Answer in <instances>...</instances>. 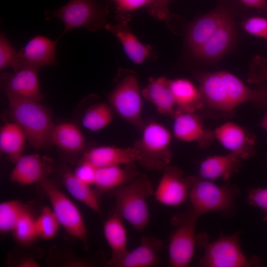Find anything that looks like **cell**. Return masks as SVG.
<instances>
[{"label":"cell","mask_w":267,"mask_h":267,"mask_svg":"<svg viewBox=\"0 0 267 267\" xmlns=\"http://www.w3.org/2000/svg\"><path fill=\"white\" fill-rule=\"evenodd\" d=\"M7 98L11 115L24 131L30 144L38 150L52 143L55 125L49 109L38 101L10 95Z\"/></svg>","instance_id":"obj_2"},{"label":"cell","mask_w":267,"mask_h":267,"mask_svg":"<svg viewBox=\"0 0 267 267\" xmlns=\"http://www.w3.org/2000/svg\"><path fill=\"white\" fill-rule=\"evenodd\" d=\"M248 81L255 84L267 83V60L264 57L257 55L253 59Z\"/></svg>","instance_id":"obj_37"},{"label":"cell","mask_w":267,"mask_h":267,"mask_svg":"<svg viewBox=\"0 0 267 267\" xmlns=\"http://www.w3.org/2000/svg\"><path fill=\"white\" fill-rule=\"evenodd\" d=\"M197 80L204 104L221 111L232 110L220 71L201 73Z\"/></svg>","instance_id":"obj_21"},{"label":"cell","mask_w":267,"mask_h":267,"mask_svg":"<svg viewBox=\"0 0 267 267\" xmlns=\"http://www.w3.org/2000/svg\"><path fill=\"white\" fill-rule=\"evenodd\" d=\"M26 140L24 131L15 122L7 123L0 129V151L14 163L23 155Z\"/></svg>","instance_id":"obj_28"},{"label":"cell","mask_w":267,"mask_h":267,"mask_svg":"<svg viewBox=\"0 0 267 267\" xmlns=\"http://www.w3.org/2000/svg\"><path fill=\"white\" fill-rule=\"evenodd\" d=\"M261 125L263 129L267 131V113L263 117Z\"/></svg>","instance_id":"obj_44"},{"label":"cell","mask_w":267,"mask_h":267,"mask_svg":"<svg viewBox=\"0 0 267 267\" xmlns=\"http://www.w3.org/2000/svg\"><path fill=\"white\" fill-rule=\"evenodd\" d=\"M247 6L264 11L267 15V2L266 0H240Z\"/></svg>","instance_id":"obj_42"},{"label":"cell","mask_w":267,"mask_h":267,"mask_svg":"<svg viewBox=\"0 0 267 267\" xmlns=\"http://www.w3.org/2000/svg\"><path fill=\"white\" fill-rule=\"evenodd\" d=\"M139 84L133 74L126 75L108 95V101L114 111L133 126L142 129V100Z\"/></svg>","instance_id":"obj_8"},{"label":"cell","mask_w":267,"mask_h":267,"mask_svg":"<svg viewBox=\"0 0 267 267\" xmlns=\"http://www.w3.org/2000/svg\"><path fill=\"white\" fill-rule=\"evenodd\" d=\"M115 6L117 19L131 20L130 13L140 8L149 6L154 0H106Z\"/></svg>","instance_id":"obj_35"},{"label":"cell","mask_w":267,"mask_h":267,"mask_svg":"<svg viewBox=\"0 0 267 267\" xmlns=\"http://www.w3.org/2000/svg\"><path fill=\"white\" fill-rule=\"evenodd\" d=\"M139 173L134 163L96 168L94 185L99 197L131 181Z\"/></svg>","instance_id":"obj_20"},{"label":"cell","mask_w":267,"mask_h":267,"mask_svg":"<svg viewBox=\"0 0 267 267\" xmlns=\"http://www.w3.org/2000/svg\"><path fill=\"white\" fill-rule=\"evenodd\" d=\"M223 9H216L196 20L190 26L187 42L193 52L205 43L229 16Z\"/></svg>","instance_id":"obj_22"},{"label":"cell","mask_w":267,"mask_h":267,"mask_svg":"<svg viewBox=\"0 0 267 267\" xmlns=\"http://www.w3.org/2000/svg\"><path fill=\"white\" fill-rule=\"evenodd\" d=\"M242 26L249 34L267 40V18L252 17L243 21Z\"/></svg>","instance_id":"obj_38"},{"label":"cell","mask_w":267,"mask_h":267,"mask_svg":"<svg viewBox=\"0 0 267 267\" xmlns=\"http://www.w3.org/2000/svg\"><path fill=\"white\" fill-rule=\"evenodd\" d=\"M171 1V0H154L147 9L154 18L167 20L170 16L169 5Z\"/></svg>","instance_id":"obj_41"},{"label":"cell","mask_w":267,"mask_h":267,"mask_svg":"<svg viewBox=\"0 0 267 267\" xmlns=\"http://www.w3.org/2000/svg\"><path fill=\"white\" fill-rule=\"evenodd\" d=\"M175 99L176 110L195 112L201 109L204 102L199 88L190 81L183 78L169 80Z\"/></svg>","instance_id":"obj_26"},{"label":"cell","mask_w":267,"mask_h":267,"mask_svg":"<svg viewBox=\"0 0 267 267\" xmlns=\"http://www.w3.org/2000/svg\"><path fill=\"white\" fill-rule=\"evenodd\" d=\"M197 219L188 210L174 216L171 223L175 227L168 246L169 264L173 267H186L191 263L197 245Z\"/></svg>","instance_id":"obj_7"},{"label":"cell","mask_w":267,"mask_h":267,"mask_svg":"<svg viewBox=\"0 0 267 267\" xmlns=\"http://www.w3.org/2000/svg\"><path fill=\"white\" fill-rule=\"evenodd\" d=\"M51 142L70 153L79 152L85 146L82 131L75 124L68 122L55 126L51 135Z\"/></svg>","instance_id":"obj_29"},{"label":"cell","mask_w":267,"mask_h":267,"mask_svg":"<svg viewBox=\"0 0 267 267\" xmlns=\"http://www.w3.org/2000/svg\"><path fill=\"white\" fill-rule=\"evenodd\" d=\"M104 237L111 250V256L108 265L116 267L118 263L128 252L127 232L123 219L112 214L104 222Z\"/></svg>","instance_id":"obj_24"},{"label":"cell","mask_w":267,"mask_h":267,"mask_svg":"<svg viewBox=\"0 0 267 267\" xmlns=\"http://www.w3.org/2000/svg\"><path fill=\"white\" fill-rule=\"evenodd\" d=\"M199 177L184 176L178 167L170 165L163 170V174L154 197L160 204L167 206H178L189 196L190 190Z\"/></svg>","instance_id":"obj_10"},{"label":"cell","mask_w":267,"mask_h":267,"mask_svg":"<svg viewBox=\"0 0 267 267\" xmlns=\"http://www.w3.org/2000/svg\"><path fill=\"white\" fill-rule=\"evenodd\" d=\"M114 112L109 104L96 103L85 113L82 120V125L91 131L101 130L112 122L114 119Z\"/></svg>","instance_id":"obj_31"},{"label":"cell","mask_w":267,"mask_h":267,"mask_svg":"<svg viewBox=\"0 0 267 267\" xmlns=\"http://www.w3.org/2000/svg\"><path fill=\"white\" fill-rule=\"evenodd\" d=\"M244 159L242 154L233 152L224 155L209 156L200 165L199 177L212 181L218 178L228 180L238 172Z\"/></svg>","instance_id":"obj_19"},{"label":"cell","mask_w":267,"mask_h":267,"mask_svg":"<svg viewBox=\"0 0 267 267\" xmlns=\"http://www.w3.org/2000/svg\"><path fill=\"white\" fill-rule=\"evenodd\" d=\"M41 183L60 224L70 235L82 241L87 247V230L79 209L55 183L46 178Z\"/></svg>","instance_id":"obj_9"},{"label":"cell","mask_w":267,"mask_h":267,"mask_svg":"<svg viewBox=\"0 0 267 267\" xmlns=\"http://www.w3.org/2000/svg\"><path fill=\"white\" fill-rule=\"evenodd\" d=\"M12 232L15 240L21 245H29L38 237L36 219L27 208Z\"/></svg>","instance_id":"obj_32"},{"label":"cell","mask_w":267,"mask_h":267,"mask_svg":"<svg viewBox=\"0 0 267 267\" xmlns=\"http://www.w3.org/2000/svg\"><path fill=\"white\" fill-rule=\"evenodd\" d=\"M142 130L140 137L133 145L138 152L136 162L148 171L163 170L172 159L171 133L155 121L144 124Z\"/></svg>","instance_id":"obj_3"},{"label":"cell","mask_w":267,"mask_h":267,"mask_svg":"<svg viewBox=\"0 0 267 267\" xmlns=\"http://www.w3.org/2000/svg\"><path fill=\"white\" fill-rule=\"evenodd\" d=\"M36 225L38 236L44 239L53 238L60 225L52 209L47 206L36 219Z\"/></svg>","instance_id":"obj_34"},{"label":"cell","mask_w":267,"mask_h":267,"mask_svg":"<svg viewBox=\"0 0 267 267\" xmlns=\"http://www.w3.org/2000/svg\"><path fill=\"white\" fill-rule=\"evenodd\" d=\"M15 265L18 267H38L40 264L32 256H25L16 261Z\"/></svg>","instance_id":"obj_43"},{"label":"cell","mask_w":267,"mask_h":267,"mask_svg":"<svg viewBox=\"0 0 267 267\" xmlns=\"http://www.w3.org/2000/svg\"><path fill=\"white\" fill-rule=\"evenodd\" d=\"M130 21H120L115 24L107 23L104 28L117 37L132 62L142 64L150 56L152 49L150 45L143 44L132 33L128 25Z\"/></svg>","instance_id":"obj_23"},{"label":"cell","mask_w":267,"mask_h":267,"mask_svg":"<svg viewBox=\"0 0 267 267\" xmlns=\"http://www.w3.org/2000/svg\"><path fill=\"white\" fill-rule=\"evenodd\" d=\"M18 52L15 50L6 35L1 32L0 35V69L15 65L17 59Z\"/></svg>","instance_id":"obj_36"},{"label":"cell","mask_w":267,"mask_h":267,"mask_svg":"<svg viewBox=\"0 0 267 267\" xmlns=\"http://www.w3.org/2000/svg\"><path fill=\"white\" fill-rule=\"evenodd\" d=\"M15 163L10 179L21 185L41 182L51 171V165L37 154L23 155Z\"/></svg>","instance_id":"obj_17"},{"label":"cell","mask_w":267,"mask_h":267,"mask_svg":"<svg viewBox=\"0 0 267 267\" xmlns=\"http://www.w3.org/2000/svg\"><path fill=\"white\" fill-rule=\"evenodd\" d=\"M37 72L33 68L22 67L14 71L13 74H1L2 85L7 96L41 101L43 95L40 91Z\"/></svg>","instance_id":"obj_13"},{"label":"cell","mask_w":267,"mask_h":267,"mask_svg":"<svg viewBox=\"0 0 267 267\" xmlns=\"http://www.w3.org/2000/svg\"><path fill=\"white\" fill-rule=\"evenodd\" d=\"M234 36V26L229 16L212 36L193 52L201 59L208 61H217L232 45Z\"/></svg>","instance_id":"obj_18"},{"label":"cell","mask_w":267,"mask_h":267,"mask_svg":"<svg viewBox=\"0 0 267 267\" xmlns=\"http://www.w3.org/2000/svg\"><path fill=\"white\" fill-rule=\"evenodd\" d=\"M232 109L247 101L264 102L267 100V91L254 89L245 85L233 74L220 71Z\"/></svg>","instance_id":"obj_27"},{"label":"cell","mask_w":267,"mask_h":267,"mask_svg":"<svg viewBox=\"0 0 267 267\" xmlns=\"http://www.w3.org/2000/svg\"><path fill=\"white\" fill-rule=\"evenodd\" d=\"M238 233L222 236L213 242L206 233L197 235V245L204 251L198 265L203 267H250L258 265L256 258H249L242 252Z\"/></svg>","instance_id":"obj_4"},{"label":"cell","mask_w":267,"mask_h":267,"mask_svg":"<svg viewBox=\"0 0 267 267\" xmlns=\"http://www.w3.org/2000/svg\"><path fill=\"white\" fill-rule=\"evenodd\" d=\"M57 41L58 40L53 41L43 36L32 38L18 52L17 59L13 67L14 71L22 67L38 70L44 66L56 65L55 49Z\"/></svg>","instance_id":"obj_11"},{"label":"cell","mask_w":267,"mask_h":267,"mask_svg":"<svg viewBox=\"0 0 267 267\" xmlns=\"http://www.w3.org/2000/svg\"><path fill=\"white\" fill-rule=\"evenodd\" d=\"M214 133L215 137L230 152L240 153L245 159L253 155L254 138L239 125L226 122L217 127Z\"/></svg>","instance_id":"obj_15"},{"label":"cell","mask_w":267,"mask_h":267,"mask_svg":"<svg viewBox=\"0 0 267 267\" xmlns=\"http://www.w3.org/2000/svg\"><path fill=\"white\" fill-rule=\"evenodd\" d=\"M239 193L237 188L229 183L220 186L199 177L189 192V211L197 219L209 212L228 213L233 209Z\"/></svg>","instance_id":"obj_5"},{"label":"cell","mask_w":267,"mask_h":267,"mask_svg":"<svg viewBox=\"0 0 267 267\" xmlns=\"http://www.w3.org/2000/svg\"><path fill=\"white\" fill-rule=\"evenodd\" d=\"M247 201L249 205L262 210L265 220L267 221V188L250 190L247 195Z\"/></svg>","instance_id":"obj_39"},{"label":"cell","mask_w":267,"mask_h":267,"mask_svg":"<svg viewBox=\"0 0 267 267\" xmlns=\"http://www.w3.org/2000/svg\"><path fill=\"white\" fill-rule=\"evenodd\" d=\"M163 240L151 235L142 236L139 244L126 255L116 267H152L160 263L159 253L163 249Z\"/></svg>","instance_id":"obj_16"},{"label":"cell","mask_w":267,"mask_h":267,"mask_svg":"<svg viewBox=\"0 0 267 267\" xmlns=\"http://www.w3.org/2000/svg\"><path fill=\"white\" fill-rule=\"evenodd\" d=\"M96 170V168L89 163L81 160L74 173L82 181L91 185L94 183Z\"/></svg>","instance_id":"obj_40"},{"label":"cell","mask_w":267,"mask_h":267,"mask_svg":"<svg viewBox=\"0 0 267 267\" xmlns=\"http://www.w3.org/2000/svg\"><path fill=\"white\" fill-rule=\"evenodd\" d=\"M108 13V4L98 0H71L51 15L63 23V35L79 27L91 32L100 30L107 23Z\"/></svg>","instance_id":"obj_6"},{"label":"cell","mask_w":267,"mask_h":267,"mask_svg":"<svg viewBox=\"0 0 267 267\" xmlns=\"http://www.w3.org/2000/svg\"><path fill=\"white\" fill-rule=\"evenodd\" d=\"M173 116V134L178 139L196 142L202 148H207L213 141L214 132L204 127L201 118L195 112L176 111Z\"/></svg>","instance_id":"obj_12"},{"label":"cell","mask_w":267,"mask_h":267,"mask_svg":"<svg viewBox=\"0 0 267 267\" xmlns=\"http://www.w3.org/2000/svg\"><path fill=\"white\" fill-rule=\"evenodd\" d=\"M154 190L148 177L138 173L128 183L108 193L115 200L113 213L142 232L150 221L147 200Z\"/></svg>","instance_id":"obj_1"},{"label":"cell","mask_w":267,"mask_h":267,"mask_svg":"<svg viewBox=\"0 0 267 267\" xmlns=\"http://www.w3.org/2000/svg\"><path fill=\"white\" fill-rule=\"evenodd\" d=\"M62 180L65 187L73 197L91 210L100 213L99 198L90 185L82 181L70 171L64 173Z\"/></svg>","instance_id":"obj_30"},{"label":"cell","mask_w":267,"mask_h":267,"mask_svg":"<svg viewBox=\"0 0 267 267\" xmlns=\"http://www.w3.org/2000/svg\"><path fill=\"white\" fill-rule=\"evenodd\" d=\"M26 207L18 200L2 202L0 204V231H12Z\"/></svg>","instance_id":"obj_33"},{"label":"cell","mask_w":267,"mask_h":267,"mask_svg":"<svg viewBox=\"0 0 267 267\" xmlns=\"http://www.w3.org/2000/svg\"><path fill=\"white\" fill-rule=\"evenodd\" d=\"M138 152L134 146L127 147L100 146L87 151L82 161L99 168L128 165L136 162Z\"/></svg>","instance_id":"obj_14"},{"label":"cell","mask_w":267,"mask_h":267,"mask_svg":"<svg viewBox=\"0 0 267 267\" xmlns=\"http://www.w3.org/2000/svg\"><path fill=\"white\" fill-rule=\"evenodd\" d=\"M169 80L164 77L150 78L141 93L142 96L156 108L158 113L174 115L176 106Z\"/></svg>","instance_id":"obj_25"}]
</instances>
